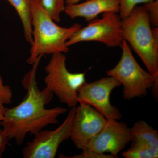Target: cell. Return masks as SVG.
I'll return each instance as SVG.
<instances>
[{
  "label": "cell",
  "instance_id": "cell-1",
  "mask_svg": "<svg viewBox=\"0 0 158 158\" xmlns=\"http://www.w3.org/2000/svg\"><path fill=\"white\" fill-rule=\"evenodd\" d=\"M42 57H38L23 80V86L27 91L25 98L16 106L6 108L0 123L9 141L14 140L18 145L23 144L28 134L34 135L48 125L59 123L58 117L67 111L62 107H45L54 94L45 88L40 90L37 85L36 74Z\"/></svg>",
  "mask_w": 158,
  "mask_h": 158
},
{
  "label": "cell",
  "instance_id": "cell-2",
  "mask_svg": "<svg viewBox=\"0 0 158 158\" xmlns=\"http://www.w3.org/2000/svg\"><path fill=\"white\" fill-rule=\"evenodd\" d=\"M31 5L33 40L28 63L33 65L40 56L68 52L65 43L81 25L59 27L44 9L41 0H31Z\"/></svg>",
  "mask_w": 158,
  "mask_h": 158
},
{
  "label": "cell",
  "instance_id": "cell-3",
  "mask_svg": "<svg viewBox=\"0 0 158 158\" xmlns=\"http://www.w3.org/2000/svg\"><path fill=\"white\" fill-rule=\"evenodd\" d=\"M123 35L158 83V27H151L147 11L143 6L135 7L121 19Z\"/></svg>",
  "mask_w": 158,
  "mask_h": 158
},
{
  "label": "cell",
  "instance_id": "cell-4",
  "mask_svg": "<svg viewBox=\"0 0 158 158\" xmlns=\"http://www.w3.org/2000/svg\"><path fill=\"white\" fill-rule=\"evenodd\" d=\"M121 47L122 54L119 62L106 73L108 76L116 78L123 86V98L131 100L143 97L147 95L148 89L151 88L154 95L157 97L158 83L148 72L139 65L126 40H123Z\"/></svg>",
  "mask_w": 158,
  "mask_h": 158
},
{
  "label": "cell",
  "instance_id": "cell-5",
  "mask_svg": "<svg viewBox=\"0 0 158 158\" xmlns=\"http://www.w3.org/2000/svg\"><path fill=\"white\" fill-rule=\"evenodd\" d=\"M66 57L63 53L52 55L45 68V88L59 98V101L69 108L76 106L78 103L79 88L86 82L85 73H72L67 69Z\"/></svg>",
  "mask_w": 158,
  "mask_h": 158
},
{
  "label": "cell",
  "instance_id": "cell-6",
  "mask_svg": "<svg viewBox=\"0 0 158 158\" xmlns=\"http://www.w3.org/2000/svg\"><path fill=\"white\" fill-rule=\"evenodd\" d=\"M124 40L120 16L117 13L108 12L103 13L100 19L92 20L86 27L76 32L65 45L69 47L79 42L97 41L114 48L121 46Z\"/></svg>",
  "mask_w": 158,
  "mask_h": 158
},
{
  "label": "cell",
  "instance_id": "cell-7",
  "mask_svg": "<svg viewBox=\"0 0 158 158\" xmlns=\"http://www.w3.org/2000/svg\"><path fill=\"white\" fill-rule=\"evenodd\" d=\"M77 107L71 108L65 120L54 131L41 130L23 150L24 158H54L62 142L70 138Z\"/></svg>",
  "mask_w": 158,
  "mask_h": 158
},
{
  "label": "cell",
  "instance_id": "cell-8",
  "mask_svg": "<svg viewBox=\"0 0 158 158\" xmlns=\"http://www.w3.org/2000/svg\"><path fill=\"white\" fill-rule=\"evenodd\" d=\"M121 84L113 77H103L91 83L85 82L79 88L77 93L79 103L90 105L97 110L106 119L118 120L122 114L118 108L110 102V94Z\"/></svg>",
  "mask_w": 158,
  "mask_h": 158
},
{
  "label": "cell",
  "instance_id": "cell-9",
  "mask_svg": "<svg viewBox=\"0 0 158 158\" xmlns=\"http://www.w3.org/2000/svg\"><path fill=\"white\" fill-rule=\"evenodd\" d=\"M74 116L70 138L77 148L87 149L106 124L104 116L90 105L79 103Z\"/></svg>",
  "mask_w": 158,
  "mask_h": 158
},
{
  "label": "cell",
  "instance_id": "cell-10",
  "mask_svg": "<svg viewBox=\"0 0 158 158\" xmlns=\"http://www.w3.org/2000/svg\"><path fill=\"white\" fill-rule=\"evenodd\" d=\"M131 129L127 125L116 119H107L104 127L86 149L117 158L119 152L131 142Z\"/></svg>",
  "mask_w": 158,
  "mask_h": 158
},
{
  "label": "cell",
  "instance_id": "cell-11",
  "mask_svg": "<svg viewBox=\"0 0 158 158\" xmlns=\"http://www.w3.org/2000/svg\"><path fill=\"white\" fill-rule=\"evenodd\" d=\"M120 0H88L80 4L66 5L64 12L70 18L83 17L87 22L105 12L119 13Z\"/></svg>",
  "mask_w": 158,
  "mask_h": 158
},
{
  "label": "cell",
  "instance_id": "cell-12",
  "mask_svg": "<svg viewBox=\"0 0 158 158\" xmlns=\"http://www.w3.org/2000/svg\"><path fill=\"white\" fill-rule=\"evenodd\" d=\"M131 142L151 148L158 151V132L144 120L135 123L131 128Z\"/></svg>",
  "mask_w": 158,
  "mask_h": 158
},
{
  "label": "cell",
  "instance_id": "cell-13",
  "mask_svg": "<svg viewBox=\"0 0 158 158\" xmlns=\"http://www.w3.org/2000/svg\"><path fill=\"white\" fill-rule=\"evenodd\" d=\"M19 15L23 27L26 40L31 45L33 43L31 0H8Z\"/></svg>",
  "mask_w": 158,
  "mask_h": 158
},
{
  "label": "cell",
  "instance_id": "cell-14",
  "mask_svg": "<svg viewBox=\"0 0 158 158\" xmlns=\"http://www.w3.org/2000/svg\"><path fill=\"white\" fill-rule=\"evenodd\" d=\"M125 158H157L158 152L151 148L131 143V147L123 153Z\"/></svg>",
  "mask_w": 158,
  "mask_h": 158
},
{
  "label": "cell",
  "instance_id": "cell-15",
  "mask_svg": "<svg viewBox=\"0 0 158 158\" xmlns=\"http://www.w3.org/2000/svg\"><path fill=\"white\" fill-rule=\"evenodd\" d=\"M44 9L55 22L60 21V15L65 10V0H41Z\"/></svg>",
  "mask_w": 158,
  "mask_h": 158
},
{
  "label": "cell",
  "instance_id": "cell-16",
  "mask_svg": "<svg viewBox=\"0 0 158 158\" xmlns=\"http://www.w3.org/2000/svg\"><path fill=\"white\" fill-rule=\"evenodd\" d=\"M13 92L9 86L5 85L0 74V123L3 120L6 110V105L12 102Z\"/></svg>",
  "mask_w": 158,
  "mask_h": 158
},
{
  "label": "cell",
  "instance_id": "cell-17",
  "mask_svg": "<svg viewBox=\"0 0 158 158\" xmlns=\"http://www.w3.org/2000/svg\"><path fill=\"white\" fill-rule=\"evenodd\" d=\"M152 0H120L119 15L121 19L128 17L138 4H145Z\"/></svg>",
  "mask_w": 158,
  "mask_h": 158
},
{
  "label": "cell",
  "instance_id": "cell-18",
  "mask_svg": "<svg viewBox=\"0 0 158 158\" xmlns=\"http://www.w3.org/2000/svg\"><path fill=\"white\" fill-rule=\"evenodd\" d=\"M143 6L147 11L151 24L158 27V0H152Z\"/></svg>",
  "mask_w": 158,
  "mask_h": 158
},
{
  "label": "cell",
  "instance_id": "cell-19",
  "mask_svg": "<svg viewBox=\"0 0 158 158\" xmlns=\"http://www.w3.org/2000/svg\"><path fill=\"white\" fill-rule=\"evenodd\" d=\"M81 154L75 155L72 156H65L63 155L60 154L59 158H117L112 155L108 154H101L95 152L93 151L86 149L82 151Z\"/></svg>",
  "mask_w": 158,
  "mask_h": 158
},
{
  "label": "cell",
  "instance_id": "cell-20",
  "mask_svg": "<svg viewBox=\"0 0 158 158\" xmlns=\"http://www.w3.org/2000/svg\"><path fill=\"white\" fill-rule=\"evenodd\" d=\"M9 141V138L3 131L2 128H0V158L2 157L3 153L6 150Z\"/></svg>",
  "mask_w": 158,
  "mask_h": 158
},
{
  "label": "cell",
  "instance_id": "cell-21",
  "mask_svg": "<svg viewBox=\"0 0 158 158\" xmlns=\"http://www.w3.org/2000/svg\"><path fill=\"white\" fill-rule=\"evenodd\" d=\"M81 0H65V5H71V4H76L78 3Z\"/></svg>",
  "mask_w": 158,
  "mask_h": 158
},
{
  "label": "cell",
  "instance_id": "cell-22",
  "mask_svg": "<svg viewBox=\"0 0 158 158\" xmlns=\"http://www.w3.org/2000/svg\"><path fill=\"white\" fill-rule=\"evenodd\" d=\"M7 1H8V0H7Z\"/></svg>",
  "mask_w": 158,
  "mask_h": 158
}]
</instances>
